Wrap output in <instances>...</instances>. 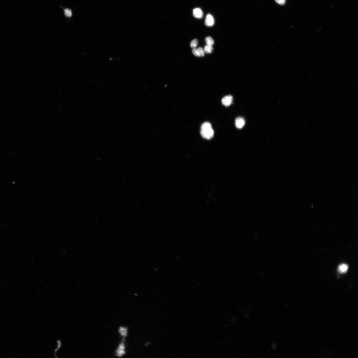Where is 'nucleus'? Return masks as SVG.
Wrapping results in <instances>:
<instances>
[{
  "label": "nucleus",
  "mask_w": 358,
  "mask_h": 358,
  "mask_svg": "<svg viewBox=\"0 0 358 358\" xmlns=\"http://www.w3.org/2000/svg\"><path fill=\"white\" fill-rule=\"evenodd\" d=\"M201 134L202 137L208 140L211 139L214 136V131L211 124L208 122L203 123L201 126Z\"/></svg>",
  "instance_id": "nucleus-1"
},
{
  "label": "nucleus",
  "mask_w": 358,
  "mask_h": 358,
  "mask_svg": "<svg viewBox=\"0 0 358 358\" xmlns=\"http://www.w3.org/2000/svg\"><path fill=\"white\" fill-rule=\"evenodd\" d=\"M125 349V347L124 342V341H122L120 344L119 347L116 351V356L120 357L125 355L126 353Z\"/></svg>",
  "instance_id": "nucleus-2"
},
{
  "label": "nucleus",
  "mask_w": 358,
  "mask_h": 358,
  "mask_svg": "<svg viewBox=\"0 0 358 358\" xmlns=\"http://www.w3.org/2000/svg\"><path fill=\"white\" fill-rule=\"evenodd\" d=\"M205 23V25L208 27H211L214 25V19L211 14H208L207 15Z\"/></svg>",
  "instance_id": "nucleus-3"
},
{
  "label": "nucleus",
  "mask_w": 358,
  "mask_h": 358,
  "mask_svg": "<svg viewBox=\"0 0 358 358\" xmlns=\"http://www.w3.org/2000/svg\"><path fill=\"white\" fill-rule=\"evenodd\" d=\"M192 52L193 54L197 57H203L205 55L204 51L201 47L198 48V49H196V48H194V49L192 50Z\"/></svg>",
  "instance_id": "nucleus-4"
},
{
  "label": "nucleus",
  "mask_w": 358,
  "mask_h": 358,
  "mask_svg": "<svg viewBox=\"0 0 358 358\" xmlns=\"http://www.w3.org/2000/svg\"><path fill=\"white\" fill-rule=\"evenodd\" d=\"M233 98L231 96H224L222 100V103L225 106H229L231 104Z\"/></svg>",
  "instance_id": "nucleus-5"
},
{
  "label": "nucleus",
  "mask_w": 358,
  "mask_h": 358,
  "mask_svg": "<svg viewBox=\"0 0 358 358\" xmlns=\"http://www.w3.org/2000/svg\"><path fill=\"white\" fill-rule=\"evenodd\" d=\"M193 13L194 17L196 18L200 19L203 17V12L200 8H196L194 9L193 11Z\"/></svg>",
  "instance_id": "nucleus-6"
},
{
  "label": "nucleus",
  "mask_w": 358,
  "mask_h": 358,
  "mask_svg": "<svg viewBox=\"0 0 358 358\" xmlns=\"http://www.w3.org/2000/svg\"><path fill=\"white\" fill-rule=\"evenodd\" d=\"M245 121L244 119L243 118L239 117L236 120L235 124L236 127L239 129L243 128L245 125Z\"/></svg>",
  "instance_id": "nucleus-7"
},
{
  "label": "nucleus",
  "mask_w": 358,
  "mask_h": 358,
  "mask_svg": "<svg viewBox=\"0 0 358 358\" xmlns=\"http://www.w3.org/2000/svg\"><path fill=\"white\" fill-rule=\"evenodd\" d=\"M348 269V265L345 264H342L340 265L338 267V271L341 273H344L347 272Z\"/></svg>",
  "instance_id": "nucleus-8"
},
{
  "label": "nucleus",
  "mask_w": 358,
  "mask_h": 358,
  "mask_svg": "<svg viewBox=\"0 0 358 358\" xmlns=\"http://www.w3.org/2000/svg\"><path fill=\"white\" fill-rule=\"evenodd\" d=\"M119 332L122 336L125 337L127 334V327H120Z\"/></svg>",
  "instance_id": "nucleus-9"
},
{
  "label": "nucleus",
  "mask_w": 358,
  "mask_h": 358,
  "mask_svg": "<svg viewBox=\"0 0 358 358\" xmlns=\"http://www.w3.org/2000/svg\"><path fill=\"white\" fill-rule=\"evenodd\" d=\"M205 42L207 45L212 46L214 44V41L213 39L210 37H207L205 39Z\"/></svg>",
  "instance_id": "nucleus-10"
},
{
  "label": "nucleus",
  "mask_w": 358,
  "mask_h": 358,
  "mask_svg": "<svg viewBox=\"0 0 358 358\" xmlns=\"http://www.w3.org/2000/svg\"><path fill=\"white\" fill-rule=\"evenodd\" d=\"M213 50L212 46L207 45L205 47L204 51L207 54H210L212 53Z\"/></svg>",
  "instance_id": "nucleus-11"
},
{
  "label": "nucleus",
  "mask_w": 358,
  "mask_h": 358,
  "mask_svg": "<svg viewBox=\"0 0 358 358\" xmlns=\"http://www.w3.org/2000/svg\"><path fill=\"white\" fill-rule=\"evenodd\" d=\"M198 44V40L195 39L193 40L190 43V47L192 48H196Z\"/></svg>",
  "instance_id": "nucleus-12"
},
{
  "label": "nucleus",
  "mask_w": 358,
  "mask_h": 358,
  "mask_svg": "<svg viewBox=\"0 0 358 358\" xmlns=\"http://www.w3.org/2000/svg\"><path fill=\"white\" fill-rule=\"evenodd\" d=\"M64 13L67 17H70L72 16V11L69 9H66L64 10Z\"/></svg>",
  "instance_id": "nucleus-13"
},
{
  "label": "nucleus",
  "mask_w": 358,
  "mask_h": 358,
  "mask_svg": "<svg viewBox=\"0 0 358 358\" xmlns=\"http://www.w3.org/2000/svg\"><path fill=\"white\" fill-rule=\"evenodd\" d=\"M275 1L280 5H283L285 3V0H275Z\"/></svg>",
  "instance_id": "nucleus-14"
}]
</instances>
